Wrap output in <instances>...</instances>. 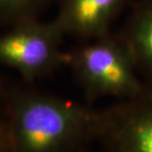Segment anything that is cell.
<instances>
[{
  "instance_id": "6da1fadb",
  "label": "cell",
  "mask_w": 152,
  "mask_h": 152,
  "mask_svg": "<svg viewBox=\"0 0 152 152\" xmlns=\"http://www.w3.org/2000/svg\"><path fill=\"white\" fill-rule=\"evenodd\" d=\"M9 152H82L96 143L100 109L34 88L5 91Z\"/></svg>"
},
{
  "instance_id": "7a4b0ae2",
  "label": "cell",
  "mask_w": 152,
  "mask_h": 152,
  "mask_svg": "<svg viewBox=\"0 0 152 152\" xmlns=\"http://www.w3.org/2000/svg\"><path fill=\"white\" fill-rule=\"evenodd\" d=\"M88 104L102 98L122 100L145 86L121 34L82 41L68 52V64Z\"/></svg>"
},
{
  "instance_id": "3957f363",
  "label": "cell",
  "mask_w": 152,
  "mask_h": 152,
  "mask_svg": "<svg viewBox=\"0 0 152 152\" xmlns=\"http://www.w3.org/2000/svg\"><path fill=\"white\" fill-rule=\"evenodd\" d=\"M66 37L56 19L22 22L0 34V65L16 71L26 83L52 75L68 64Z\"/></svg>"
},
{
  "instance_id": "277c9868",
  "label": "cell",
  "mask_w": 152,
  "mask_h": 152,
  "mask_svg": "<svg viewBox=\"0 0 152 152\" xmlns=\"http://www.w3.org/2000/svg\"><path fill=\"white\" fill-rule=\"evenodd\" d=\"M96 143L103 152H152V83L100 109Z\"/></svg>"
},
{
  "instance_id": "5b68a950",
  "label": "cell",
  "mask_w": 152,
  "mask_h": 152,
  "mask_svg": "<svg viewBox=\"0 0 152 152\" xmlns=\"http://www.w3.org/2000/svg\"><path fill=\"white\" fill-rule=\"evenodd\" d=\"M55 19L64 34L82 41L109 34L130 0H56Z\"/></svg>"
},
{
  "instance_id": "8992f818",
  "label": "cell",
  "mask_w": 152,
  "mask_h": 152,
  "mask_svg": "<svg viewBox=\"0 0 152 152\" xmlns=\"http://www.w3.org/2000/svg\"><path fill=\"white\" fill-rule=\"evenodd\" d=\"M121 35L140 75L145 83H152V0L134 3Z\"/></svg>"
},
{
  "instance_id": "52a82bcc",
  "label": "cell",
  "mask_w": 152,
  "mask_h": 152,
  "mask_svg": "<svg viewBox=\"0 0 152 152\" xmlns=\"http://www.w3.org/2000/svg\"><path fill=\"white\" fill-rule=\"evenodd\" d=\"M53 0H0V27L39 19Z\"/></svg>"
},
{
  "instance_id": "ba28073f",
  "label": "cell",
  "mask_w": 152,
  "mask_h": 152,
  "mask_svg": "<svg viewBox=\"0 0 152 152\" xmlns=\"http://www.w3.org/2000/svg\"><path fill=\"white\" fill-rule=\"evenodd\" d=\"M0 97H2V96H0ZM0 152H9L6 97L3 100V102L2 98L0 99Z\"/></svg>"
},
{
  "instance_id": "9c48e42d",
  "label": "cell",
  "mask_w": 152,
  "mask_h": 152,
  "mask_svg": "<svg viewBox=\"0 0 152 152\" xmlns=\"http://www.w3.org/2000/svg\"><path fill=\"white\" fill-rule=\"evenodd\" d=\"M82 152H93L90 148H88V149H86V150H83V151H82Z\"/></svg>"
}]
</instances>
